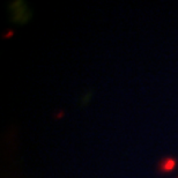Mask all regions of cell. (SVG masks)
I'll list each match as a JSON object with an SVG mask.
<instances>
[{
  "mask_svg": "<svg viewBox=\"0 0 178 178\" xmlns=\"http://www.w3.org/2000/svg\"><path fill=\"white\" fill-rule=\"evenodd\" d=\"M175 167H176V161H175L173 158H167V160H164L162 162V164H161V169H162L164 172L171 171Z\"/></svg>",
  "mask_w": 178,
  "mask_h": 178,
  "instance_id": "6da1fadb",
  "label": "cell"
}]
</instances>
